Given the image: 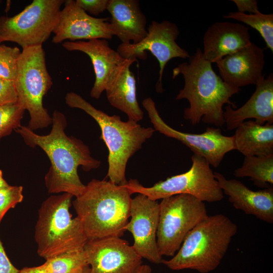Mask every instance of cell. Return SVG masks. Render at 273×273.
I'll use <instances>...</instances> for the list:
<instances>
[{
    "mask_svg": "<svg viewBox=\"0 0 273 273\" xmlns=\"http://www.w3.org/2000/svg\"><path fill=\"white\" fill-rule=\"evenodd\" d=\"M52 128L47 135L37 134L27 126L16 129L27 145L40 147L47 154L51 166L44 181L50 194L68 193L76 197L83 191V185L77 173L79 166L85 171L100 167V161L90 155L88 147L82 141L66 134V117L55 111L52 115Z\"/></svg>",
    "mask_w": 273,
    "mask_h": 273,
    "instance_id": "1",
    "label": "cell"
},
{
    "mask_svg": "<svg viewBox=\"0 0 273 273\" xmlns=\"http://www.w3.org/2000/svg\"><path fill=\"white\" fill-rule=\"evenodd\" d=\"M179 74L183 75L185 84L176 100L186 99L189 103L184 110V118L193 125L202 121L217 127L222 126L223 107L227 104L236 109L230 99L241 89L232 87L223 81L204 58L200 48L190 56L188 62L181 63L173 69V79Z\"/></svg>",
    "mask_w": 273,
    "mask_h": 273,
    "instance_id": "2",
    "label": "cell"
},
{
    "mask_svg": "<svg viewBox=\"0 0 273 273\" xmlns=\"http://www.w3.org/2000/svg\"><path fill=\"white\" fill-rule=\"evenodd\" d=\"M131 194L125 185L93 179L72 204L88 240L121 237L130 218Z\"/></svg>",
    "mask_w": 273,
    "mask_h": 273,
    "instance_id": "3",
    "label": "cell"
},
{
    "mask_svg": "<svg viewBox=\"0 0 273 273\" xmlns=\"http://www.w3.org/2000/svg\"><path fill=\"white\" fill-rule=\"evenodd\" d=\"M65 99L69 107L82 110L98 123L101 130L100 139L109 151L107 176L115 184L126 185L125 171L128 160L152 137L155 130L129 119L123 121L118 115H109L74 92L68 93Z\"/></svg>",
    "mask_w": 273,
    "mask_h": 273,
    "instance_id": "4",
    "label": "cell"
},
{
    "mask_svg": "<svg viewBox=\"0 0 273 273\" xmlns=\"http://www.w3.org/2000/svg\"><path fill=\"white\" fill-rule=\"evenodd\" d=\"M237 231L227 216L208 215L190 231L176 254L162 263L173 270L211 272L219 265Z\"/></svg>",
    "mask_w": 273,
    "mask_h": 273,
    "instance_id": "5",
    "label": "cell"
},
{
    "mask_svg": "<svg viewBox=\"0 0 273 273\" xmlns=\"http://www.w3.org/2000/svg\"><path fill=\"white\" fill-rule=\"evenodd\" d=\"M73 197L68 193L52 195L38 209L34 239L38 255L46 260L82 250L88 241L80 219L69 212Z\"/></svg>",
    "mask_w": 273,
    "mask_h": 273,
    "instance_id": "6",
    "label": "cell"
},
{
    "mask_svg": "<svg viewBox=\"0 0 273 273\" xmlns=\"http://www.w3.org/2000/svg\"><path fill=\"white\" fill-rule=\"evenodd\" d=\"M14 82L17 103L29 113L27 127L33 131L52 124V118L43 106V97L51 88L53 81L47 68L42 45L23 49Z\"/></svg>",
    "mask_w": 273,
    "mask_h": 273,
    "instance_id": "7",
    "label": "cell"
},
{
    "mask_svg": "<svg viewBox=\"0 0 273 273\" xmlns=\"http://www.w3.org/2000/svg\"><path fill=\"white\" fill-rule=\"evenodd\" d=\"M191 160L192 164L189 170L159 181L152 187H144L137 179H132L125 186L131 194H142L154 201L183 194L193 196L204 202L221 201L223 193L210 165L196 154L192 155Z\"/></svg>",
    "mask_w": 273,
    "mask_h": 273,
    "instance_id": "8",
    "label": "cell"
},
{
    "mask_svg": "<svg viewBox=\"0 0 273 273\" xmlns=\"http://www.w3.org/2000/svg\"><path fill=\"white\" fill-rule=\"evenodd\" d=\"M208 216L205 202L191 195L162 199L156 233L160 255L173 257L190 231Z\"/></svg>",
    "mask_w": 273,
    "mask_h": 273,
    "instance_id": "9",
    "label": "cell"
},
{
    "mask_svg": "<svg viewBox=\"0 0 273 273\" xmlns=\"http://www.w3.org/2000/svg\"><path fill=\"white\" fill-rule=\"evenodd\" d=\"M64 0H33L13 17H0V43L16 42L22 49L42 45L53 33Z\"/></svg>",
    "mask_w": 273,
    "mask_h": 273,
    "instance_id": "10",
    "label": "cell"
},
{
    "mask_svg": "<svg viewBox=\"0 0 273 273\" xmlns=\"http://www.w3.org/2000/svg\"><path fill=\"white\" fill-rule=\"evenodd\" d=\"M146 37L138 43H122L117 47V52L125 59H147V51H149L158 60L159 64V79L156 83V90L161 92L162 76L164 68L172 59L189 58V53L181 48L176 40L179 34L177 25L169 21L159 22L153 21L147 29Z\"/></svg>",
    "mask_w": 273,
    "mask_h": 273,
    "instance_id": "11",
    "label": "cell"
},
{
    "mask_svg": "<svg viewBox=\"0 0 273 273\" xmlns=\"http://www.w3.org/2000/svg\"><path fill=\"white\" fill-rule=\"evenodd\" d=\"M142 105L155 130L180 141L194 154L203 157L214 167L220 165L227 153L235 150L233 136L223 135L219 127H208L204 132L200 134L179 131L164 122L158 112L155 103L151 98L145 99Z\"/></svg>",
    "mask_w": 273,
    "mask_h": 273,
    "instance_id": "12",
    "label": "cell"
},
{
    "mask_svg": "<svg viewBox=\"0 0 273 273\" xmlns=\"http://www.w3.org/2000/svg\"><path fill=\"white\" fill-rule=\"evenodd\" d=\"M90 273H137L142 258L118 237L88 240L84 246Z\"/></svg>",
    "mask_w": 273,
    "mask_h": 273,
    "instance_id": "13",
    "label": "cell"
},
{
    "mask_svg": "<svg viewBox=\"0 0 273 273\" xmlns=\"http://www.w3.org/2000/svg\"><path fill=\"white\" fill-rule=\"evenodd\" d=\"M159 215V203L147 196L139 194L132 199L130 220L125 230L132 235L134 243L132 246L142 258L159 264L162 257L157 248L156 233Z\"/></svg>",
    "mask_w": 273,
    "mask_h": 273,
    "instance_id": "14",
    "label": "cell"
},
{
    "mask_svg": "<svg viewBox=\"0 0 273 273\" xmlns=\"http://www.w3.org/2000/svg\"><path fill=\"white\" fill-rule=\"evenodd\" d=\"M61 10L57 24L53 33L52 42L65 40L94 39H111L113 36L109 28V18H95L79 8L75 1L66 0Z\"/></svg>",
    "mask_w": 273,
    "mask_h": 273,
    "instance_id": "15",
    "label": "cell"
},
{
    "mask_svg": "<svg viewBox=\"0 0 273 273\" xmlns=\"http://www.w3.org/2000/svg\"><path fill=\"white\" fill-rule=\"evenodd\" d=\"M216 63L221 79L234 88L256 85L264 77V51L252 42Z\"/></svg>",
    "mask_w": 273,
    "mask_h": 273,
    "instance_id": "16",
    "label": "cell"
},
{
    "mask_svg": "<svg viewBox=\"0 0 273 273\" xmlns=\"http://www.w3.org/2000/svg\"><path fill=\"white\" fill-rule=\"evenodd\" d=\"M214 177L223 193L237 209L268 223H273V188L254 191L240 180L226 179L217 172Z\"/></svg>",
    "mask_w": 273,
    "mask_h": 273,
    "instance_id": "17",
    "label": "cell"
},
{
    "mask_svg": "<svg viewBox=\"0 0 273 273\" xmlns=\"http://www.w3.org/2000/svg\"><path fill=\"white\" fill-rule=\"evenodd\" d=\"M62 46L67 51L82 52L90 58L95 74V81L90 95L92 98L99 99L115 71L125 59L112 49L104 39L67 41Z\"/></svg>",
    "mask_w": 273,
    "mask_h": 273,
    "instance_id": "18",
    "label": "cell"
},
{
    "mask_svg": "<svg viewBox=\"0 0 273 273\" xmlns=\"http://www.w3.org/2000/svg\"><path fill=\"white\" fill-rule=\"evenodd\" d=\"M249 27L240 23L216 22L205 31L203 39L204 58L211 64L248 45Z\"/></svg>",
    "mask_w": 273,
    "mask_h": 273,
    "instance_id": "19",
    "label": "cell"
},
{
    "mask_svg": "<svg viewBox=\"0 0 273 273\" xmlns=\"http://www.w3.org/2000/svg\"><path fill=\"white\" fill-rule=\"evenodd\" d=\"M223 112L228 130L236 129L241 123L254 119L260 124H273V75L263 77L248 101L238 109L228 105Z\"/></svg>",
    "mask_w": 273,
    "mask_h": 273,
    "instance_id": "20",
    "label": "cell"
},
{
    "mask_svg": "<svg viewBox=\"0 0 273 273\" xmlns=\"http://www.w3.org/2000/svg\"><path fill=\"white\" fill-rule=\"evenodd\" d=\"M109 28L122 43H138L148 34L147 19L138 0H109Z\"/></svg>",
    "mask_w": 273,
    "mask_h": 273,
    "instance_id": "21",
    "label": "cell"
},
{
    "mask_svg": "<svg viewBox=\"0 0 273 273\" xmlns=\"http://www.w3.org/2000/svg\"><path fill=\"white\" fill-rule=\"evenodd\" d=\"M136 59H127L117 67L105 90L109 103L125 113L129 120L138 122L144 112L136 97V80L130 71V66Z\"/></svg>",
    "mask_w": 273,
    "mask_h": 273,
    "instance_id": "22",
    "label": "cell"
},
{
    "mask_svg": "<svg viewBox=\"0 0 273 273\" xmlns=\"http://www.w3.org/2000/svg\"><path fill=\"white\" fill-rule=\"evenodd\" d=\"M233 136L235 149L245 157L273 153V124L246 120L238 126Z\"/></svg>",
    "mask_w": 273,
    "mask_h": 273,
    "instance_id": "23",
    "label": "cell"
},
{
    "mask_svg": "<svg viewBox=\"0 0 273 273\" xmlns=\"http://www.w3.org/2000/svg\"><path fill=\"white\" fill-rule=\"evenodd\" d=\"M237 177H249L260 188L273 185V153L265 155L245 156L242 165L234 171Z\"/></svg>",
    "mask_w": 273,
    "mask_h": 273,
    "instance_id": "24",
    "label": "cell"
},
{
    "mask_svg": "<svg viewBox=\"0 0 273 273\" xmlns=\"http://www.w3.org/2000/svg\"><path fill=\"white\" fill-rule=\"evenodd\" d=\"M42 265L48 273H80L89 266L83 249L53 257Z\"/></svg>",
    "mask_w": 273,
    "mask_h": 273,
    "instance_id": "25",
    "label": "cell"
},
{
    "mask_svg": "<svg viewBox=\"0 0 273 273\" xmlns=\"http://www.w3.org/2000/svg\"><path fill=\"white\" fill-rule=\"evenodd\" d=\"M223 17L243 22L256 30L264 39L267 48L273 52V14H247L238 12H230Z\"/></svg>",
    "mask_w": 273,
    "mask_h": 273,
    "instance_id": "26",
    "label": "cell"
},
{
    "mask_svg": "<svg viewBox=\"0 0 273 273\" xmlns=\"http://www.w3.org/2000/svg\"><path fill=\"white\" fill-rule=\"evenodd\" d=\"M25 111L18 103L0 106V139L21 126Z\"/></svg>",
    "mask_w": 273,
    "mask_h": 273,
    "instance_id": "27",
    "label": "cell"
},
{
    "mask_svg": "<svg viewBox=\"0 0 273 273\" xmlns=\"http://www.w3.org/2000/svg\"><path fill=\"white\" fill-rule=\"evenodd\" d=\"M21 53L18 47H11L0 43L1 78L15 81Z\"/></svg>",
    "mask_w": 273,
    "mask_h": 273,
    "instance_id": "28",
    "label": "cell"
},
{
    "mask_svg": "<svg viewBox=\"0 0 273 273\" xmlns=\"http://www.w3.org/2000/svg\"><path fill=\"white\" fill-rule=\"evenodd\" d=\"M23 187L10 186L0 189V224L9 210L23 199Z\"/></svg>",
    "mask_w": 273,
    "mask_h": 273,
    "instance_id": "29",
    "label": "cell"
},
{
    "mask_svg": "<svg viewBox=\"0 0 273 273\" xmlns=\"http://www.w3.org/2000/svg\"><path fill=\"white\" fill-rule=\"evenodd\" d=\"M17 101L14 81L0 77V106L17 103Z\"/></svg>",
    "mask_w": 273,
    "mask_h": 273,
    "instance_id": "30",
    "label": "cell"
},
{
    "mask_svg": "<svg viewBox=\"0 0 273 273\" xmlns=\"http://www.w3.org/2000/svg\"><path fill=\"white\" fill-rule=\"evenodd\" d=\"M75 3L85 12L97 16L107 10L109 0H76Z\"/></svg>",
    "mask_w": 273,
    "mask_h": 273,
    "instance_id": "31",
    "label": "cell"
},
{
    "mask_svg": "<svg viewBox=\"0 0 273 273\" xmlns=\"http://www.w3.org/2000/svg\"><path fill=\"white\" fill-rule=\"evenodd\" d=\"M236 5L238 12L245 13L249 12L250 14H255L260 13L258 7V2L256 0H231Z\"/></svg>",
    "mask_w": 273,
    "mask_h": 273,
    "instance_id": "32",
    "label": "cell"
},
{
    "mask_svg": "<svg viewBox=\"0 0 273 273\" xmlns=\"http://www.w3.org/2000/svg\"><path fill=\"white\" fill-rule=\"evenodd\" d=\"M18 271L8 258L0 239V273H17Z\"/></svg>",
    "mask_w": 273,
    "mask_h": 273,
    "instance_id": "33",
    "label": "cell"
},
{
    "mask_svg": "<svg viewBox=\"0 0 273 273\" xmlns=\"http://www.w3.org/2000/svg\"><path fill=\"white\" fill-rule=\"evenodd\" d=\"M17 273H48L42 264L33 267H25L19 270Z\"/></svg>",
    "mask_w": 273,
    "mask_h": 273,
    "instance_id": "34",
    "label": "cell"
},
{
    "mask_svg": "<svg viewBox=\"0 0 273 273\" xmlns=\"http://www.w3.org/2000/svg\"><path fill=\"white\" fill-rule=\"evenodd\" d=\"M152 269L151 267L147 264H142L137 273H151Z\"/></svg>",
    "mask_w": 273,
    "mask_h": 273,
    "instance_id": "35",
    "label": "cell"
},
{
    "mask_svg": "<svg viewBox=\"0 0 273 273\" xmlns=\"http://www.w3.org/2000/svg\"><path fill=\"white\" fill-rule=\"evenodd\" d=\"M9 186V185L3 177L2 171L0 170V189L7 187Z\"/></svg>",
    "mask_w": 273,
    "mask_h": 273,
    "instance_id": "36",
    "label": "cell"
},
{
    "mask_svg": "<svg viewBox=\"0 0 273 273\" xmlns=\"http://www.w3.org/2000/svg\"><path fill=\"white\" fill-rule=\"evenodd\" d=\"M80 273H90L89 266H87Z\"/></svg>",
    "mask_w": 273,
    "mask_h": 273,
    "instance_id": "37",
    "label": "cell"
},
{
    "mask_svg": "<svg viewBox=\"0 0 273 273\" xmlns=\"http://www.w3.org/2000/svg\"><path fill=\"white\" fill-rule=\"evenodd\" d=\"M2 3V1L0 0V4Z\"/></svg>",
    "mask_w": 273,
    "mask_h": 273,
    "instance_id": "38",
    "label": "cell"
}]
</instances>
